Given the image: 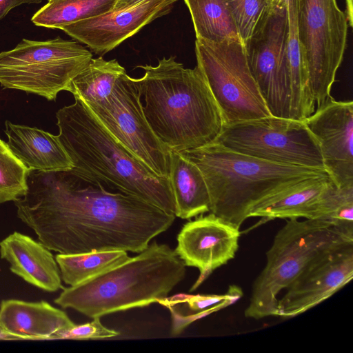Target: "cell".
<instances>
[{
  "label": "cell",
  "mask_w": 353,
  "mask_h": 353,
  "mask_svg": "<svg viewBox=\"0 0 353 353\" xmlns=\"http://www.w3.org/2000/svg\"><path fill=\"white\" fill-rule=\"evenodd\" d=\"M28 190L14 201L18 218L59 254L139 253L176 216L137 196L108 190L69 171L30 170Z\"/></svg>",
  "instance_id": "6da1fadb"
},
{
  "label": "cell",
  "mask_w": 353,
  "mask_h": 353,
  "mask_svg": "<svg viewBox=\"0 0 353 353\" xmlns=\"http://www.w3.org/2000/svg\"><path fill=\"white\" fill-rule=\"evenodd\" d=\"M59 139L68 154L69 172L108 190L137 196L175 215L170 180L160 177L126 150L79 98L56 114Z\"/></svg>",
  "instance_id": "7a4b0ae2"
},
{
  "label": "cell",
  "mask_w": 353,
  "mask_h": 353,
  "mask_svg": "<svg viewBox=\"0 0 353 353\" xmlns=\"http://www.w3.org/2000/svg\"><path fill=\"white\" fill-rule=\"evenodd\" d=\"M137 79L145 117L161 142L181 152L216 141L224 125L221 110L199 68H185L175 57L139 65Z\"/></svg>",
  "instance_id": "3957f363"
},
{
  "label": "cell",
  "mask_w": 353,
  "mask_h": 353,
  "mask_svg": "<svg viewBox=\"0 0 353 353\" xmlns=\"http://www.w3.org/2000/svg\"><path fill=\"white\" fill-rule=\"evenodd\" d=\"M174 250L156 241L134 257L78 285L63 288L54 300L94 319L159 303L185 275Z\"/></svg>",
  "instance_id": "277c9868"
},
{
  "label": "cell",
  "mask_w": 353,
  "mask_h": 353,
  "mask_svg": "<svg viewBox=\"0 0 353 353\" xmlns=\"http://www.w3.org/2000/svg\"><path fill=\"white\" fill-rule=\"evenodd\" d=\"M179 153L201 171L210 194V212L239 229L261 200L302 179L327 174L323 169L267 161L215 141Z\"/></svg>",
  "instance_id": "5b68a950"
},
{
  "label": "cell",
  "mask_w": 353,
  "mask_h": 353,
  "mask_svg": "<svg viewBox=\"0 0 353 353\" xmlns=\"http://www.w3.org/2000/svg\"><path fill=\"white\" fill-rule=\"evenodd\" d=\"M349 241L353 238L327 222L288 219L266 253V265L254 282L245 316L254 319L276 316L279 293L316 256Z\"/></svg>",
  "instance_id": "8992f818"
},
{
  "label": "cell",
  "mask_w": 353,
  "mask_h": 353,
  "mask_svg": "<svg viewBox=\"0 0 353 353\" xmlns=\"http://www.w3.org/2000/svg\"><path fill=\"white\" fill-rule=\"evenodd\" d=\"M92 59V52L74 41L23 39L0 52V85L55 100Z\"/></svg>",
  "instance_id": "52a82bcc"
},
{
  "label": "cell",
  "mask_w": 353,
  "mask_h": 353,
  "mask_svg": "<svg viewBox=\"0 0 353 353\" xmlns=\"http://www.w3.org/2000/svg\"><path fill=\"white\" fill-rule=\"evenodd\" d=\"M296 20L302 60L319 107L332 98L346 47L348 21L336 0H296Z\"/></svg>",
  "instance_id": "ba28073f"
},
{
  "label": "cell",
  "mask_w": 353,
  "mask_h": 353,
  "mask_svg": "<svg viewBox=\"0 0 353 353\" xmlns=\"http://www.w3.org/2000/svg\"><path fill=\"white\" fill-rule=\"evenodd\" d=\"M197 66L223 114L224 125L271 115L251 73L241 39H196Z\"/></svg>",
  "instance_id": "9c48e42d"
},
{
  "label": "cell",
  "mask_w": 353,
  "mask_h": 353,
  "mask_svg": "<svg viewBox=\"0 0 353 353\" xmlns=\"http://www.w3.org/2000/svg\"><path fill=\"white\" fill-rule=\"evenodd\" d=\"M215 142L272 163L325 170L319 145L302 120L269 115L225 124Z\"/></svg>",
  "instance_id": "30bf717a"
},
{
  "label": "cell",
  "mask_w": 353,
  "mask_h": 353,
  "mask_svg": "<svg viewBox=\"0 0 353 353\" xmlns=\"http://www.w3.org/2000/svg\"><path fill=\"white\" fill-rule=\"evenodd\" d=\"M84 103L115 139L143 165L156 175L169 179L170 151L156 136L145 117L137 79L125 72L107 98Z\"/></svg>",
  "instance_id": "8fae6325"
},
{
  "label": "cell",
  "mask_w": 353,
  "mask_h": 353,
  "mask_svg": "<svg viewBox=\"0 0 353 353\" xmlns=\"http://www.w3.org/2000/svg\"><path fill=\"white\" fill-rule=\"evenodd\" d=\"M245 48L251 73L270 113L290 119L286 0H270Z\"/></svg>",
  "instance_id": "7c38bea8"
},
{
  "label": "cell",
  "mask_w": 353,
  "mask_h": 353,
  "mask_svg": "<svg viewBox=\"0 0 353 353\" xmlns=\"http://www.w3.org/2000/svg\"><path fill=\"white\" fill-rule=\"evenodd\" d=\"M353 278V241L314 259L278 300L276 316L300 315L330 298Z\"/></svg>",
  "instance_id": "4fadbf2b"
},
{
  "label": "cell",
  "mask_w": 353,
  "mask_h": 353,
  "mask_svg": "<svg viewBox=\"0 0 353 353\" xmlns=\"http://www.w3.org/2000/svg\"><path fill=\"white\" fill-rule=\"evenodd\" d=\"M303 121L316 139L324 169L336 186H353L352 101L332 97Z\"/></svg>",
  "instance_id": "5bb4252c"
},
{
  "label": "cell",
  "mask_w": 353,
  "mask_h": 353,
  "mask_svg": "<svg viewBox=\"0 0 353 353\" xmlns=\"http://www.w3.org/2000/svg\"><path fill=\"white\" fill-rule=\"evenodd\" d=\"M239 229L212 213L187 222L177 235L174 252L186 266L200 274L196 290L218 268L234 259L239 248Z\"/></svg>",
  "instance_id": "9a60e30c"
},
{
  "label": "cell",
  "mask_w": 353,
  "mask_h": 353,
  "mask_svg": "<svg viewBox=\"0 0 353 353\" xmlns=\"http://www.w3.org/2000/svg\"><path fill=\"white\" fill-rule=\"evenodd\" d=\"M178 0H144L122 10L62 26L60 30L103 55L154 20L168 14Z\"/></svg>",
  "instance_id": "2e32d148"
},
{
  "label": "cell",
  "mask_w": 353,
  "mask_h": 353,
  "mask_svg": "<svg viewBox=\"0 0 353 353\" xmlns=\"http://www.w3.org/2000/svg\"><path fill=\"white\" fill-rule=\"evenodd\" d=\"M75 324L61 310L45 301L3 300L0 305L1 340H52Z\"/></svg>",
  "instance_id": "e0dca14e"
},
{
  "label": "cell",
  "mask_w": 353,
  "mask_h": 353,
  "mask_svg": "<svg viewBox=\"0 0 353 353\" xmlns=\"http://www.w3.org/2000/svg\"><path fill=\"white\" fill-rule=\"evenodd\" d=\"M328 174L302 179L266 197L252 207L249 217L315 220L328 196L336 188Z\"/></svg>",
  "instance_id": "ac0fdd59"
},
{
  "label": "cell",
  "mask_w": 353,
  "mask_h": 353,
  "mask_svg": "<svg viewBox=\"0 0 353 353\" xmlns=\"http://www.w3.org/2000/svg\"><path fill=\"white\" fill-rule=\"evenodd\" d=\"M0 256L27 283L48 292L64 288L55 258L39 241L14 232L0 241Z\"/></svg>",
  "instance_id": "d6986e66"
},
{
  "label": "cell",
  "mask_w": 353,
  "mask_h": 353,
  "mask_svg": "<svg viewBox=\"0 0 353 353\" xmlns=\"http://www.w3.org/2000/svg\"><path fill=\"white\" fill-rule=\"evenodd\" d=\"M10 148L30 170L69 171L72 163L58 136L37 128L5 122Z\"/></svg>",
  "instance_id": "ffe728a7"
},
{
  "label": "cell",
  "mask_w": 353,
  "mask_h": 353,
  "mask_svg": "<svg viewBox=\"0 0 353 353\" xmlns=\"http://www.w3.org/2000/svg\"><path fill=\"white\" fill-rule=\"evenodd\" d=\"M169 180L176 216L190 219L210 212V194L201 171L178 152L170 151Z\"/></svg>",
  "instance_id": "44dd1931"
},
{
  "label": "cell",
  "mask_w": 353,
  "mask_h": 353,
  "mask_svg": "<svg viewBox=\"0 0 353 353\" xmlns=\"http://www.w3.org/2000/svg\"><path fill=\"white\" fill-rule=\"evenodd\" d=\"M243 295L241 289L230 286L225 294H178L159 303L169 308L172 316V334L178 335L191 323L217 310L227 307Z\"/></svg>",
  "instance_id": "7402d4cb"
},
{
  "label": "cell",
  "mask_w": 353,
  "mask_h": 353,
  "mask_svg": "<svg viewBox=\"0 0 353 353\" xmlns=\"http://www.w3.org/2000/svg\"><path fill=\"white\" fill-rule=\"evenodd\" d=\"M183 1L191 14L196 39L216 43L241 39L225 0Z\"/></svg>",
  "instance_id": "603a6c76"
},
{
  "label": "cell",
  "mask_w": 353,
  "mask_h": 353,
  "mask_svg": "<svg viewBox=\"0 0 353 353\" xmlns=\"http://www.w3.org/2000/svg\"><path fill=\"white\" fill-rule=\"evenodd\" d=\"M126 72L116 59H92L72 80L68 92L84 102H98L112 92L117 80Z\"/></svg>",
  "instance_id": "cb8c5ba5"
},
{
  "label": "cell",
  "mask_w": 353,
  "mask_h": 353,
  "mask_svg": "<svg viewBox=\"0 0 353 353\" xmlns=\"http://www.w3.org/2000/svg\"><path fill=\"white\" fill-rule=\"evenodd\" d=\"M124 250L94 251L55 256L61 279L70 286L81 283L127 261Z\"/></svg>",
  "instance_id": "d4e9b609"
},
{
  "label": "cell",
  "mask_w": 353,
  "mask_h": 353,
  "mask_svg": "<svg viewBox=\"0 0 353 353\" xmlns=\"http://www.w3.org/2000/svg\"><path fill=\"white\" fill-rule=\"evenodd\" d=\"M117 0H53L32 17L37 26L60 29L62 26L94 17L111 10Z\"/></svg>",
  "instance_id": "484cf974"
},
{
  "label": "cell",
  "mask_w": 353,
  "mask_h": 353,
  "mask_svg": "<svg viewBox=\"0 0 353 353\" xmlns=\"http://www.w3.org/2000/svg\"><path fill=\"white\" fill-rule=\"evenodd\" d=\"M30 170L0 138V203L14 202L25 196Z\"/></svg>",
  "instance_id": "4316f807"
},
{
  "label": "cell",
  "mask_w": 353,
  "mask_h": 353,
  "mask_svg": "<svg viewBox=\"0 0 353 353\" xmlns=\"http://www.w3.org/2000/svg\"><path fill=\"white\" fill-rule=\"evenodd\" d=\"M244 46L248 43L270 0H225Z\"/></svg>",
  "instance_id": "83f0119b"
},
{
  "label": "cell",
  "mask_w": 353,
  "mask_h": 353,
  "mask_svg": "<svg viewBox=\"0 0 353 353\" xmlns=\"http://www.w3.org/2000/svg\"><path fill=\"white\" fill-rule=\"evenodd\" d=\"M119 334V332L103 325L100 318L97 317L89 323L74 325L62 332L58 339H100L112 338Z\"/></svg>",
  "instance_id": "f1b7e54d"
},
{
  "label": "cell",
  "mask_w": 353,
  "mask_h": 353,
  "mask_svg": "<svg viewBox=\"0 0 353 353\" xmlns=\"http://www.w3.org/2000/svg\"><path fill=\"white\" fill-rule=\"evenodd\" d=\"M42 0H0V19L12 8L22 4L40 3Z\"/></svg>",
  "instance_id": "f546056e"
},
{
  "label": "cell",
  "mask_w": 353,
  "mask_h": 353,
  "mask_svg": "<svg viewBox=\"0 0 353 353\" xmlns=\"http://www.w3.org/2000/svg\"><path fill=\"white\" fill-rule=\"evenodd\" d=\"M144 0H117L112 10H119L134 6Z\"/></svg>",
  "instance_id": "4dcf8cb0"
},
{
  "label": "cell",
  "mask_w": 353,
  "mask_h": 353,
  "mask_svg": "<svg viewBox=\"0 0 353 353\" xmlns=\"http://www.w3.org/2000/svg\"><path fill=\"white\" fill-rule=\"evenodd\" d=\"M346 10L345 14L348 21V24L350 27L353 26V1L345 0Z\"/></svg>",
  "instance_id": "1f68e13d"
},
{
  "label": "cell",
  "mask_w": 353,
  "mask_h": 353,
  "mask_svg": "<svg viewBox=\"0 0 353 353\" xmlns=\"http://www.w3.org/2000/svg\"><path fill=\"white\" fill-rule=\"evenodd\" d=\"M48 2H49V1H53V0H48Z\"/></svg>",
  "instance_id": "d6a6232c"
},
{
  "label": "cell",
  "mask_w": 353,
  "mask_h": 353,
  "mask_svg": "<svg viewBox=\"0 0 353 353\" xmlns=\"http://www.w3.org/2000/svg\"><path fill=\"white\" fill-rule=\"evenodd\" d=\"M0 340H1V335H0Z\"/></svg>",
  "instance_id": "836d02e7"
}]
</instances>
